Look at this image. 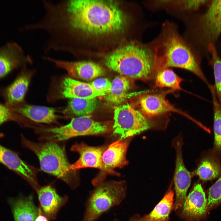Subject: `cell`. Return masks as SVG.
Returning <instances> with one entry per match:
<instances>
[{
    "mask_svg": "<svg viewBox=\"0 0 221 221\" xmlns=\"http://www.w3.org/2000/svg\"><path fill=\"white\" fill-rule=\"evenodd\" d=\"M128 17L114 1H49L42 21L49 48L80 58L87 54L91 40H105L123 34Z\"/></svg>",
    "mask_w": 221,
    "mask_h": 221,
    "instance_id": "1",
    "label": "cell"
},
{
    "mask_svg": "<svg viewBox=\"0 0 221 221\" xmlns=\"http://www.w3.org/2000/svg\"><path fill=\"white\" fill-rule=\"evenodd\" d=\"M151 42L163 68L175 67L187 70L208 87L211 84L202 70L194 47L180 34L176 25L165 22L158 36Z\"/></svg>",
    "mask_w": 221,
    "mask_h": 221,
    "instance_id": "2",
    "label": "cell"
},
{
    "mask_svg": "<svg viewBox=\"0 0 221 221\" xmlns=\"http://www.w3.org/2000/svg\"><path fill=\"white\" fill-rule=\"evenodd\" d=\"M104 63L120 75L145 81L154 79L162 69L151 42L131 43L119 47L106 57Z\"/></svg>",
    "mask_w": 221,
    "mask_h": 221,
    "instance_id": "3",
    "label": "cell"
},
{
    "mask_svg": "<svg viewBox=\"0 0 221 221\" xmlns=\"http://www.w3.org/2000/svg\"><path fill=\"white\" fill-rule=\"evenodd\" d=\"M22 142L23 145L37 156L42 171L62 180L72 189L78 186L79 181L76 172L69 169L71 164L64 146L53 141L41 143L33 142L23 136Z\"/></svg>",
    "mask_w": 221,
    "mask_h": 221,
    "instance_id": "4",
    "label": "cell"
},
{
    "mask_svg": "<svg viewBox=\"0 0 221 221\" xmlns=\"http://www.w3.org/2000/svg\"><path fill=\"white\" fill-rule=\"evenodd\" d=\"M126 184L123 181H104L95 187L86 202L82 221H95L103 213L120 204L126 196Z\"/></svg>",
    "mask_w": 221,
    "mask_h": 221,
    "instance_id": "5",
    "label": "cell"
},
{
    "mask_svg": "<svg viewBox=\"0 0 221 221\" xmlns=\"http://www.w3.org/2000/svg\"><path fill=\"white\" fill-rule=\"evenodd\" d=\"M184 21L186 28L184 37L188 41L194 37L207 47L214 45L221 34V0L211 1L197 21Z\"/></svg>",
    "mask_w": 221,
    "mask_h": 221,
    "instance_id": "6",
    "label": "cell"
},
{
    "mask_svg": "<svg viewBox=\"0 0 221 221\" xmlns=\"http://www.w3.org/2000/svg\"><path fill=\"white\" fill-rule=\"evenodd\" d=\"M48 141H62L77 136L106 133L110 130L109 124L96 121L90 115L72 118L68 124L59 127L45 128Z\"/></svg>",
    "mask_w": 221,
    "mask_h": 221,
    "instance_id": "7",
    "label": "cell"
},
{
    "mask_svg": "<svg viewBox=\"0 0 221 221\" xmlns=\"http://www.w3.org/2000/svg\"><path fill=\"white\" fill-rule=\"evenodd\" d=\"M113 134L120 140L153 128L155 125L138 110L128 103L116 107L114 111Z\"/></svg>",
    "mask_w": 221,
    "mask_h": 221,
    "instance_id": "8",
    "label": "cell"
},
{
    "mask_svg": "<svg viewBox=\"0 0 221 221\" xmlns=\"http://www.w3.org/2000/svg\"><path fill=\"white\" fill-rule=\"evenodd\" d=\"M173 143L176 152L174 177L176 194L174 208L175 210H177L183 206L193 174L187 170L184 163L182 153V138L180 136H178L173 140Z\"/></svg>",
    "mask_w": 221,
    "mask_h": 221,
    "instance_id": "9",
    "label": "cell"
},
{
    "mask_svg": "<svg viewBox=\"0 0 221 221\" xmlns=\"http://www.w3.org/2000/svg\"><path fill=\"white\" fill-rule=\"evenodd\" d=\"M172 91L145 94L138 96L136 102L137 109L150 119L170 112L179 113L187 116V114L177 110L166 99V95Z\"/></svg>",
    "mask_w": 221,
    "mask_h": 221,
    "instance_id": "10",
    "label": "cell"
},
{
    "mask_svg": "<svg viewBox=\"0 0 221 221\" xmlns=\"http://www.w3.org/2000/svg\"><path fill=\"white\" fill-rule=\"evenodd\" d=\"M42 58L54 64L57 67L65 70L75 79L90 81L105 74L103 67L93 62L65 61L45 56H42Z\"/></svg>",
    "mask_w": 221,
    "mask_h": 221,
    "instance_id": "11",
    "label": "cell"
},
{
    "mask_svg": "<svg viewBox=\"0 0 221 221\" xmlns=\"http://www.w3.org/2000/svg\"><path fill=\"white\" fill-rule=\"evenodd\" d=\"M71 150L77 152L79 155V159L70 165L71 170L76 172L81 169L93 168L111 174L105 166L102 160L103 154L105 151L104 147L90 146L83 142H76L72 146Z\"/></svg>",
    "mask_w": 221,
    "mask_h": 221,
    "instance_id": "12",
    "label": "cell"
},
{
    "mask_svg": "<svg viewBox=\"0 0 221 221\" xmlns=\"http://www.w3.org/2000/svg\"><path fill=\"white\" fill-rule=\"evenodd\" d=\"M32 62L31 56L25 54L18 44L7 43L0 47V78L17 68Z\"/></svg>",
    "mask_w": 221,
    "mask_h": 221,
    "instance_id": "13",
    "label": "cell"
},
{
    "mask_svg": "<svg viewBox=\"0 0 221 221\" xmlns=\"http://www.w3.org/2000/svg\"><path fill=\"white\" fill-rule=\"evenodd\" d=\"M0 163L21 176L36 192L40 187L35 169L22 160L16 153L0 144Z\"/></svg>",
    "mask_w": 221,
    "mask_h": 221,
    "instance_id": "14",
    "label": "cell"
},
{
    "mask_svg": "<svg viewBox=\"0 0 221 221\" xmlns=\"http://www.w3.org/2000/svg\"><path fill=\"white\" fill-rule=\"evenodd\" d=\"M182 207V217L189 221H198L206 215L208 209L207 200L200 184L195 185Z\"/></svg>",
    "mask_w": 221,
    "mask_h": 221,
    "instance_id": "15",
    "label": "cell"
},
{
    "mask_svg": "<svg viewBox=\"0 0 221 221\" xmlns=\"http://www.w3.org/2000/svg\"><path fill=\"white\" fill-rule=\"evenodd\" d=\"M36 192L42 212L50 220L56 218L60 209L68 200L67 195L60 196L50 185L40 187Z\"/></svg>",
    "mask_w": 221,
    "mask_h": 221,
    "instance_id": "16",
    "label": "cell"
},
{
    "mask_svg": "<svg viewBox=\"0 0 221 221\" xmlns=\"http://www.w3.org/2000/svg\"><path fill=\"white\" fill-rule=\"evenodd\" d=\"M60 92L64 98L71 99H91L106 94L104 92L95 89L90 83L70 77H66L62 80Z\"/></svg>",
    "mask_w": 221,
    "mask_h": 221,
    "instance_id": "17",
    "label": "cell"
},
{
    "mask_svg": "<svg viewBox=\"0 0 221 221\" xmlns=\"http://www.w3.org/2000/svg\"><path fill=\"white\" fill-rule=\"evenodd\" d=\"M129 145L128 140H120L111 143L104 152L103 163L112 175L119 176L120 174L114 169L121 168L128 165L126 154Z\"/></svg>",
    "mask_w": 221,
    "mask_h": 221,
    "instance_id": "18",
    "label": "cell"
},
{
    "mask_svg": "<svg viewBox=\"0 0 221 221\" xmlns=\"http://www.w3.org/2000/svg\"><path fill=\"white\" fill-rule=\"evenodd\" d=\"M208 1L204 0H156L153 3L155 10H164L183 18L191 15Z\"/></svg>",
    "mask_w": 221,
    "mask_h": 221,
    "instance_id": "19",
    "label": "cell"
},
{
    "mask_svg": "<svg viewBox=\"0 0 221 221\" xmlns=\"http://www.w3.org/2000/svg\"><path fill=\"white\" fill-rule=\"evenodd\" d=\"M15 221H35L38 214V207L35 205L31 194L8 200Z\"/></svg>",
    "mask_w": 221,
    "mask_h": 221,
    "instance_id": "20",
    "label": "cell"
},
{
    "mask_svg": "<svg viewBox=\"0 0 221 221\" xmlns=\"http://www.w3.org/2000/svg\"><path fill=\"white\" fill-rule=\"evenodd\" d=\"M131 86L129 78L120 75L116 76L111 82L109 91L104 96L105 100L111 106L118 107L125 100Z\"/></svg>",
    "mask_w": 221,
    "mask_h": 221,
    "instance_id": "21",
    "label": "cell"
},
{
    "mask_svg": "<svg viewBox=\"0 0 221 221\" xmlns=\"http://www.w3.org/2000/svg\"><path fill=\"white\" fill-rule=\"evenodd\" d=\"M15 110L30 120L39 123H52L57 118L56 110L50 107L26 105L15 108Z\"/></svg>",
    "mask_w": 221,
    "mask_h": 221,
    "instance_id": "22",
    "label": "cell"
},
{
    "mask_svg": "<svg viewBox=\"0 0 221 221\" xmlns=\"http://www.w3.org/2000/svg\"><path fill=\"white\" fill-rule=\"evenodd\" d=\"M30 73L24 72L5 91L7 104L12 106L22 102L27 92L30 80Z\"/></svg>",
    "mask_w": 221,
    "mask_h": 221,
    "instance_id": "23",
    "label": "cell"
},
{
    "mask_svg": "<svg viewBox=\"0 0 221 221\" xmlns=\"http://www.w3.org/2000/svg\"><path fill=\"white\" fill-rule=\"evenodd\" d=\"M219 157L212 152L201 160L192 174L203 181L212 180L221 176V164Z\"/></svg>",
    "mask_w": 221,
    "mask_h": 221,
    "instance_id": "24",
    "label": "cell"
},
{
    "mask_svg": "<svg viewBox=\"0 0 221 221\" xmlns=\"http://www.w3.org/2000/svg\"><path fill=\"white\" fill-rule=\"evenodd\" d=\"M174 196L173 191L169 189L153 211L141 217L140 221H169V215L174 207Z\"/></svg>",
    "mask_w": 221,
    "mask_h": 221,
    "instance_id": "25",
    "label": "cell"
},
{
    "mask_svg": "<svg viewBox=\"0 0 221 221\" xmlns=\"http://www.w3.org/2000/svg\"><path fill=\"white\" fill-rule=\"evenodd\" d=\"M99 104L96 98L91 99H72L68 102L64 110L65 114L77 117L90 115L97 108Z\"/></svg>",
    "mask_w": 221,
    "mask_h": 221,
    "instance_id": "26",
    "label": "cell"
},
{
    "mask_svg": "<svg viewBox=\"0 0 221 221\" xmlns=\"http://www.w3.org/2000/svg\"><path fill=\"white\" fill-rule=\"evenodd\" d=\"M213 102V130L214 141L213 152L218 157H221V106L216 97L213 85L208 87Z\"/></svg>",
    "mask_w": 221,
    "mask_h": 221,
    "instance_id": "27",
    "label": "cell"
},
{
    "mask_svg": "<svg viewBox=\"0 0 221 221\" xmlns=\"http://www.w3.org/2000/svg\"><path fill=\"white\" fill-rule=\"evenodd\" d=\"M154 88L167 87L172 90H181L180 83L182 79L169 68H164L157 73L155 78Z\"/></svg>",
    "mask_w": 221,
    "mask_h": 221,
    "instance_id": "28",
    "label": "cell"
},
{
    "mask_svg": "<svg viewBox=\"0 0 221 221\" xmlns=\"http://www.w3.org/2000/svg\"><path fill=\"white\" fill-rule=\"evenodd\" d=\"M207 47L211 57L210 64L213 71L215 81L213 86L216 97L221 106V59L214 45L210 44Z\"/></svg>",
    "mask_w": 221,
    "mask_h": 221,
    "instance_id": "29",
    "label": "cell"
},
{
    "mask_svg": "<svg viewBox=\"0 0 221 221\" xmlns=\"http://www.w3.org/2000/svg\"><path fill=\"white\" fill-rule=\"evenodd\" d=\"M207 200L209 208L221 203V176L209 189Z\"/></svg>",
    "mask_w": 221,
    "mask_h": 221,
    "instance_id": "30",
    "label": "cell"
},
{
    "mask_svg": "<svg viewBox=\"0 0 221 221\" xmlns=\"http://www.w3.org/2000/svg\"><path fill=\"white\" fill-rule=\"evenodd\" d=\"M90 83L95 89L106 94L109 91L111 85V82L104 78H97Z\"/></svg>",
    "mask_w": 221,
    "mask_h": 221,
    "instance_id": "31",
    "label": "cell"
},
{
    "mask_svg": "<svg viewBox=\"0 0 221 221\" xmlns=\"http://www.w3.org/2000/svg\"><path fill=\"white\" fill-rule=\"evenodd\" d=\"M13 119L11 111L9 108L0 103V126L5 122Z\"/></svg>",
    "mask_w": 221,
    "mask_h": 221,
    "instance_id": "32",
    "label": "cell"
},
{
    "mask_svg": "<svg viewBox=\"0 0 221 221\" xmlns=\"http://www.w3.org/2000/svg\"><path fill=\"white\" fill-rule=\"evenodd\" d=\"M38 210V214L35 221H48V218L43 214L40 206Z\"/></svg>",
    "mask_w": 221,
    "mask_h": 221,
    "instance_id": "33",
    "label": "cell"
},
{
    "mask_svg": "<svg viewBox=\"0 0 221 221\" xmlns=\"http://www.w3.org/2000/svg\"><path fill=\"white\" fill-rule=\"evenodd\" d=\"M141 217L139 215L136 214L130 217L128 221H140ZM113 221H120L116 219H114Z\"/></svg>",
    "mask_w": 221,
    "mask_h": 221,
    "instance_id": "34",
    "label": "cell"
}]
</instances>
